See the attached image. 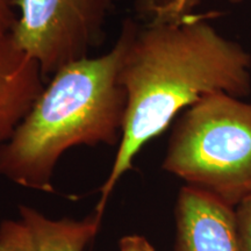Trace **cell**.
Returning a JSON list of instances; mask_svg holds the SVG:
<instances>
[{"instance_id":"9c48e42d","label":"cell","mask_w":251,"mask_h":251,"mask_svg":"<svg viewBox=\"0 0 251 251\" xmlns=\"http://www.w3.org/2000/svg\"><path fill=\"white\" fill-rule=\"evenodd\" d=\"M238 251H251V194L234 208Z\"/></svg>"},{"instance_id":"7a4b0ae2","label":"cell","mask_w":251,"mask_h":251,"mask_svg":"<svg viewBox=\"0 0 251 251\" xmlns=\"http://www.w3.org/2000/svg\"><path fill=\"white\" fill-rule=\"evenodd\" d=\"M127 25L109 51L69 63L56 72L13 136L0 147V176L52 192L59 158L77 146H114L124 129L127 94L119 80Z\"/></svg>"},{"instance_id":"8fae6325","label":"cell","mask_w":251,"mask_h":251,"mask_svg":"<svg viewBox=\"0 0 251 251\" xmlns=\"http://www.w3.org/2000/svg\"><path fill=\"white\" fill-rule=\"evenodd\" d=\"M17 0H0V36L12 33L19 13L15 12Z\"/></svg>"},{"instance_id":"52a82bcc","label":"cell","mask_w":251,"mask_h":251,"mask_svg":"<svg viewBox=\"0 0 251 251\" xmlns=\"http://www.w3.org/2000/svg\"><path fill=\"white\" fill-rule=\"evenodd\" d=\"M19 211L30 251H84L98 234L102 218L94 212L83 220H52L27 206Z\"/></svg>"},{"instance_id":"8992f818","label":"cell","mask_w":251,"mask_h":251,"mask_svg":"<svg viewBox=\"0 0 251 251\" xmlns=\"http://www.w3.org/2000/svg\"><path fill=\"white\" fill-rule=\"evenodd\" d=\"M45 87L39 62L11 33L0 36V147L13 136Z\"/></svg>"},{"instance_id":"ba28073f","label":"cell","mask_w":251,"mask_h":251,"mask_svg":"<svg viewBox=\"0 0 251 251\" xmlns=\"http://www.w3.org/2000/svg\"><path fill=\"white\" fill-rule=\"evenodd\" d=\"M0 251H30L27 230L20 220L0 224Z\"/></svg>"},{"instance_id":"5b68a950","label":"cell","mask_w":251,"mask_h":251,"mask_svg":"<svg viewBox=\"0 0 251 251\" xmlns=\"http://www.w3.org/2000/svg\"><path fill=\"white\" fill-rule=\"evenodd\" d=\"M175 218L174 251H238L234 208L212 194L185 185Z\"/></svg>"},{"instance_id":"6da1fadb","label":"cell","mask_w":251,"mask_h":251,"mask_svg":"<svg viewBox=\"0 0 251 251\" xmlns=\"http://www.w3.org/2000/svg\"><path fill=\"white\" fill-rule=\"evenodd\" d=\"M128 41L119 80L127 94L122 136L96 212L106 203L141 149L201 97L251 93V54L226 39L205 15L152 17L141 26L126 19Z\"/></svg>"},{"instance_id":"3957f363","label":"cell","mask_w":251,"mask_h":251,"mask_svg":"<svg viewBox=\"0 0 251 251\" xmlns=\"http://www.w3.org/2000/svg\"><path fill=\"white\" fill-rule=\"evenodd\" d=\"M162 168L235 208L251 194V102L201 97L175 124Z\"/></svg>"},{"instance_id":"30bf717a","label":"cell","mask_w":251,"mask_h":251,"mask_svg":"<svg viewBox=\"0 0 251 251\" xmlns=\"http://www.w3.org/2000/svg\"><path fill=\"white\" fill-rule=\"evenodd\" d=\"M200 0H151L149 12L155 17L175 18L187 14ZM233 4H238L242 0H228Z\"/></svg>"},{"instance_id":"277c9868","label":"cell","mask_w":251,"mask_h":251,"mask_svg":"<svg viewBox=\"0 0 251 251\" xmlns=\"http://www.w3.org/2000/svg\"><path fill=\"white\" fill-rule=\"evenodd\" d=\"M117 0H17L12 35L35 58L46 79L69 63L89 57L102 42Z\"/></svg>"},{"instance_id":"7c38bea8","label":"cell","mask_w":251,"mask_h":251,"mask_svg":"<svg viewBox=\"0 0 251 251\" xmlns=\"http://www.w3.org/2000/svg\"><path fill=\"white\" fill-rule=\"evenodd\" d=\"M120 251H156L152 244L141 235H127L120 240Z\"/></svg>"}]
</instances>
